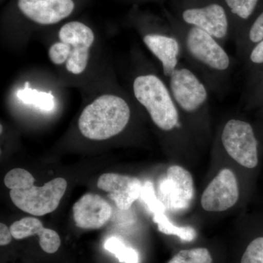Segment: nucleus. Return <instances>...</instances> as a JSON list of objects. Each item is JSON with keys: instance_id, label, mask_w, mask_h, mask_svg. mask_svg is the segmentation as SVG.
Masks as SVG:
<instances>
[{"instance_id": "obj_1", "label": "nucleus", "mask_w": 263, "mask_h": 263, "mask_svg": "<svg viewBox=\"0 0 263 263\" xmlns=\"http://www.w3.org/2000/svg\"><path fill=\"white\" fill-rule=\"evenodd\" d=\"M181 46V59L218 96L226 93L234 62L209 33L183 23L174 27Z\"/></svg>"}, {"instance_id": "obj_2", "label": "nucleus", "mask_w": 263, "mask_h": 263, "mask_svg": "<svg viewBox=\"0 0 263 263\" xmlns=\"http://www.w3.org/2000/svg\"><path fill=\"white\" fill-rule=\"evenodd\" d=\"M132 88L136 101L146 110L156 127L165 133L182 129L179 108L167 81L161 76L154 71L140 72Z\"/></svg>"}, {"instance_id": "obj_3", "label": "nucleus", "mask_w": 263, "mask_h": 263, "mask_svg": "<svg viewBox=\"0 0 263 263\" xmlns=\"http://www.w3.org/2000/svg\"><path fill=\"white\" fill-rule=\"evenodd\" d=\"M131 116L127 100L118 95H102L85 107L78 125L85 138L105 141L122 133Z\"/></svg>"}, {"instance_id": "obj_4", "label": "nucleus", "mask_w": 263, "mask_h": 263, "mask_svg": "<svg viewBox=\"0 0 263 263\" xmlns=\"http://www.w3.org/2000/svg\"><path fill=\"white\" fill-rule=\"evenodd\" d=\"M58 37V42L48 50L50 61L55 65H65L66 70L72 75H81L89 64L94 32L86 24L75 21L64 24Z\"/></svg>"}, {"instance_id": "obj_5", "label": "nucleus", "mask_w": 263, "mask_h": 263, "mask_svg": "<svg viewBox=\"0 0 263 263\" xmlns=\"http://www.w3.org/2000/svg\"><path fill=\"white\" fill-rule=\"evenodd\" d=\"M167 83L181 116L196 119L209 111L210 90L186 64L181 62Z\"/></svg>"}, {"instance_id": "obj_6", "label": "nucleus", "mask_w": 263, "mask_h": 263, "mask_svg": "<svg viewBox=\"0 0 263 263\" xmlns=\"http://www.w3.org/2000/svg\"><path fill=\"white\" fill-rule=\"evenodd\" d=\"M219 141L227 154L240 165L247 168L257 165V138L249 122L239 119L227 121L221 129Z\"/></svg>"}, {"instance_id": "obj_7", "label": "nucleus", "mask_w": 263, "mask_h": 263, "mask_svg": "<svg viewBox=\"0 0 263 263\" xmlns=\"http://www.w3.org/2000/svg\"><path fill=\"white\" fill-rule=\"evenodd\" d=\"M67 187V182L65 179L57 178L43 186L10 190V197L20 210L33 216H43L56 210Z\"/></svg>"}, {"instance_id": "obj_8", "label": "nucleus", "mask_w": 263, "mask_h": 263, "mask_svg": "<svg viewBox=\"0 0 263 263\" xmlns=\"http://www.w3.org/2000/svg\"><path fill=\"white\" fill-rule=\"evenodd\" d=\"M181 18L183 23L205 31L223 46L233 34L226 8L220 3L214 2L185 8Z\"/></svg>"}, {"instance_id": "obj_9", "label": "nucleus", "mask_w": 263, "mask_h": 263, "mask_svg": "<svg viewBox=\"0 0 263 263\" xmlns=\"http://www.w3.org/2000/svg\"><path fill=\"white\" fill-rule=\"evenodd\" d=\"M159 197L167 209L181 211L188 209L195 195L191 174L179 165L171 166L158 186Z\"/></svg>"}, {"instance_id": "obj_10", "label": "nucleus", "mask_w": 263, "mask_h": 263, "mask_svg": "<svg viewBox=\"0 0 263 263\" xmlns=\"http://www.w3.org/2000/svg\"><path fill=\"white\" fill-rule=\"evenodd\" d=\"M142 40L148 51L160 62L162 74L168 79L181 63V46L174 31H145Z\"/></svg>"}, {"instance_id": "obj_11", "label": "nucleus", "mask_w": 263, "mask_h": 263, "mask_svg": "<svg viewBox=\"0 0 263 263\" xmlns=\"http://www.w3.org/2000/svg\"><path fill=\"white\" fill-rule=\"evenodd\" d=\"M239 197L238 181L233 171L223 169L203 192L202 209L207 212H224L236 203Z\"/></svg>"}, {"instance_id": "obj_12", "label": "nucleus", "mask_w": 263, "mask_h": 263, "mask_svg": "<svg viewBox=\"0 0 263 263\" xmlns=\"http://www.w3.org/2000/svg\"><path fill=\"white\" fill-rule=\"evenodd\" d=\"M20 11L29 20L41 25H52L72 14L73 0H18Z\"/></svg>"}, {"instance_id": "obj_13", "label": "nucleus", "mask_w": 263, "mask_h": 263, "mask_svg": "<svg viewBox=\"0 0 263 263\" xmlns=\"http://www.w3.org/2000/svg\"><path fill=\"white\" fill-rule=\"evenodd\" d=\"M72 212L76 226L82 229L97 230L110 220L112 208L100 195L88 193L74 204Z\"/></svg>"}, {"instance_id": "obj_14", "label": "nucleus", "mask_w": 263, "mask_h": 263, "mask_svg": "<svg viewBox=\"0 0 263 263\" xmlns=\"http://www.w3.org/2000/svg\"><path fill=\"white\" fill-rule=\"evenodd\" d=\"M142 184L136 177L117 174H104L98 181V187L108 193L118 209L127 211L141 196Z\"/></svg>"}, {"instance_id": "obj_15", "label": "nucleus", "mask_w": 263, "mask_h": 263, "mask_svg": "<svg viewBox=\"0 0 263 263\" xmlns=\"http://www.w3.org/2000/svg\"><path fill=\"white\" fill-rule=\"evenodd\" d=\"M10 230L16 240L38 235L41 249L48 254L55 253L61 246V238L58 233L53 230L44 228L43 223L37 218H23L13 222Z\"/></svg>"}, {"instance_id": "obj_16", "label": "nucleus", "mask_w": 263, "mask_h": 263, "mask_svg": "<svg viewBox=\"0 0 263 263\" xmlns=\"http://www.w3.org/2000/svg\"><path fill=\"white\" fill-rule=\"evenodd\" d=\"M263 40V11L247 28L243 29L234 40L238 57L245 60L254 45Z\"/></svg>"}, {"instance_id": "obj_17", "label": "nucleus", "mask_w": 263, "mask_h": 263, "mask_svg": "<svg viewBox=\"0 0 263 263\" xmlns=\"http://www.w3.org/2000/svg\"><path fill=\"white\" fill-rule=\"evenodd\" d=\"M165 209H161L152 213L154 221L158 226L161 233L166 235H176L183 241H193L197 237V232L192 227H177L173 224L166 216Z\"/></svg>"}, {"instance_id": "obj_18", "label": "nucleus", "mask_w": 263, "mask_h": 263, "mask_svg": "<svg viewBox=\"0 0 263 263\" xmlns=\"http://www.w3.org/2000/svg\"><path fill=\"white\" fill-rule=\"evenodd\" d=\"M16 96L22 103L34 105L43 111H51L55 107L54 97L51 92L30 89L29 83H26L24 89L17 91Z\"/></svg>"}, {"instance_id": "obj_19", "label": "nucleus", "mask_w": 263, "mask_h": 263, "mask_svg": "<svg viewBox=\"0 0 263 263\" xmlns=\"http://www.w3.org/2000/svg\"><path fill=\"white\" fill-rule=\"evenodd\" d=\"M104 247L110 253L115 254L119 262L124 263H138L139 257L135 249L126 247L122 240L111 237L105 241Z\"/></svg>"}, {"instance_id": "obj_20", "label": "nucleus", "mask_w": 263, "mask_h": 263, "mask_svg": "<svg viewBox=\"0 0 263 263\" xmlns=\"http://www.w3.org/2000/svg\"><path fill=\"white\" fill-rule=\"evenodd\" d=\"M35 179L27 170L15 168L5 176V186L11 190H27L34 186Z\"/></svg>"}, {"instance_id": "obj_21", "label": "nucleus", "mask_w": 263, "mask_h": 263, "mask_svg": "<svg viewBox=\"0 0 263 263\" xmlns=\"http://www.w3.org/2000/svg\"><path fill=\"white\" fill-rule=\"evenodd\" d=\"M259 0H224L230 13L238 22L249 20L257 7Z\"/></svg>"}, {"instance_id": "obj_22", "label": "nucleus", "mask_w": 263, "mask_h": 263, "mask_svg": "<svg viewBox=\"0 0 263 263\" xmlns=\"http://www.w3.org/2000/svg\"><path fill=\"white\" fill-rule=\"evenodd\" d=\"M210 252L205 248L181 250L167 263H212Z\"/></svg>"}, {"instance_id": "obj_23", "label": "nucleus", "mask_w": 263, "mask_h": 263, "mask_svg": "<svg viewBox=\"0 0 263 263\" xmlns=\"http://www.w3.org/2000/svg\"><path fill=\"white\" fill-rule=\"evenodd\" d=\"M240 263H263V237L256 238L249 243Z\"/></svg>"}, {"instance_id": "obj_24", "label": "nucleus", "mask_w": 263, "mask_h": 263, "mask_svg": "<svg viewBox=\"0 0 263 263\" xmlns=\"http://www.w3.org/2000/svg\"><path fill=\"white\" fill-rule=\"evenodd\" d=\"M245 60L250 65H263V40L249 50Z\"/></svg>"}, {"instance_id": "obj_25", "label": "nucleus", "mask_w": 263, "mask_h": 263, "mask_svg": "<svg viewBox=\"0 0 263 263\" xmlns=\"http://www.w3.org/2000/svg\"><path fill=\"white\" fill-rule=\"evenodd\" d=\"M12 237L10 228L6 224H3V222L0 224V245L6 246L9 245L12 240Z\"/></svg>"}, {"instance_id": "obj_26", "label": "nucleus", "mask_w": 263, "mask_h": 263, "mask_svg": "<svg viewBox=\"0 0 263 263\" xmlns=\"http://www.w3.org/2000/svg\"><path fill=\"white\" fill-rule=\"evenodd\" d=\"M262 86H263V77H262Z\"/></svg>"}]
</instances>
